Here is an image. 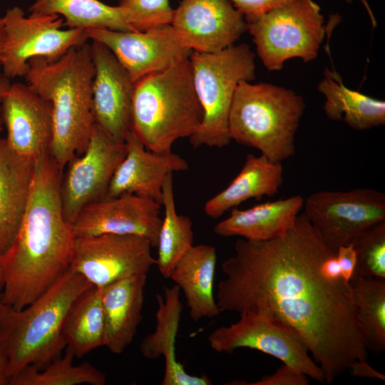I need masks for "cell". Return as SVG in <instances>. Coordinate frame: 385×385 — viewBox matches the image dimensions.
Masks as SVG:
<instances>
[{"label": "cell", "mask_w": 385, "mask_h": 385, "mask_svg": "<svg viewBox=\"0 0 385 385\" xmlns=\"http://www.w3.org/2000/svg\"><path fill=\"white\" fill-rule=\"evenodd\" d=\"M296 0H231L234 6L244 16L247 23L274 9Z\"/></svg>", "instance_id": "obj_35"}, {"label": "cell", "mask_w": 385, "mask_h": 385, "mask_svg": "<svg viewBox=\"0 0 385 385\" xmlns=\"http://www.w3.org/2000/svg\"><path fill=\"white\" fill-rule=\"evenodd\" d=\"M26 84L51 102L53 139L50 155L61 171L86 150L95 124L93 82L95 70L91 45L68 50L60 58L29 61Z\"/></svg>", "instance_id": "obj_3"}, {"label": "cell", "mask_w": 385, "mask_h": 385, "mask_svg": "<svg viewBox=\"0 0 385 385\" xmlns=\"http://www.w3.org/2000/svg\"><path fill=\"white\" fill-rule=\"evenodd\" d=\"M222 270L220 312L260 313L289 328L322 369L325 384L354 361L367 360L366 334L349 283L304 212L274 238L237 240Z\"/></svg>", "instance_id": "obj_1"}, {"label": "cell", "mask_w": 385, "mask_h": 385, "mask_svg": "<svg viewBox=\"0 0 385 385\" xmlns=\"http://www.w3.org/2000/svg\"><path fill=\"white\" fill-rule=\"evenodd\" d=\"M150 242L130 235L76 237L69 270L101 288L130 276L145 274L155 265Z\"/></svg>", "instance_id": "obj_12"}, {"label": "cell", "mask_w": 385, "mask_h": 385, "mask_svg": "<svg viewBox=\"0 0 385 385\" xmlns=\"http://www.w3.org/2000/svg\"><path fill=\"white\" fill-rule=\"evenodd\" d=\"M257 53L267 69L281 70L285 61L314 60L326 33L320 6L313 0H296L247 23Z\"/></svg>", "instance_id": "obj_8"}, {"label": "cell", "mask_w": 385, "mask_h": 385, "mask_svg": "<svg viewBox=\"0 0 385 385\" xmlns=\"http://www.w3.org/2000/svg\"><path fill=\"white\" fill-rule=\"evenodd\" d=\"M304 198L299 195L266 202L250 208H232L230 215L214 227V232L222 237L265 241L287 231L295 222L303 208Z\"/></svg>", "instance_id": "obj_23"}, {"label": "cell", "mask_w": 385, "mask_h": 385, "mask_svg": "<svg viewBox=\"0 0 385 385\" xmlns=\"http://www.w3.org/2000/svg\"><path fill=\"white\" fill-rule=\"evenodd\" d=\"M359 320L366 334V346L385 349V279L353 274L349 280Z\"/></svg>", "instance_id": "obj_30"}, {"label": "cell", "mask_w": 385, "mask_h": 385, "mask_svg": "<svg viewBox=\"0 0 385 385\" xmlns=\"http://www.w3.org/2000/svg\"><path fill=\"white\" fill-rule=\"evenodd\" d=\"M125 143L126 154L118 166L104 198L128 193L161 205L166 177L174 172L188 170V162L172 151L158 153L148 150L131 129Z\"/></svg>", "instance_id": "obj_19"}, {"label": "cell", "mask_w": 385, "mask_h": 385, "mask_svg": "<svg viewBox=\"0 0 385 385\" xmlns=\"http://www.w3.org/2000/svg\"><path fill=\"white\" fill-rule=\"evenodd\" d=\"M282 183V163L273 162L262 154H248L241 170L227 187L205 202L204 212L211 218H218L247 200L275 196Z\"/></svg>", "instance_id": "obj_24"}, {"label": "cell", "mask_w": 385, "mask_h": 385, "mask_svg": "<svg viewBox=\"0 0 385 385\" xmlns=\"http://www.w3.org/2000/svg\"><path fill=\"white\" fill-rule=\"evenodd\" d=\"M61 172L49 153L35 160L21 226L1 256V302L17 309L32 303L69 268L76 237L63 212Z\"/></svg>", "instance_id": "obj_2"}, {"label": "cell", "mask_w": 385, "mask_h": 385, "mask_svg": "<svg viewBox=\"0 0 385 385\" xmlns=\"http://www.w3.org/2000/svg\"><path fill=\"white\" fill-rule=\"evenodd\" d=\"M66 353L51 361L41 370L27 366L9 381V385H105L104 373L88 362L73 364V353Z\"/></svg>", "instance_id": "obj_31"}, {"label": "cell", "mask_w": 385, "mask_h": 385, "mask_svg": "<svg viewBox=\"0 0 385 385\" xmlns=\"http://www.w3.org/2000/svg\"><path fill=\"white\" fill-rule=\"evenodd\" d=\"M227 384L233 385H307L308 376L293 367L282 363L273 374L262 376L260 379L247 382L233 381Z\"/></svg>", "instance_id": "obj_34"}, {"label": "cell", "mask_w": 385, "mask_h": 385, "mask_svg": "<svg viewBox=\"0 0 385 385\" xmlns=\"http://www.w3.org/2000/svg\"><path fill=\"white\" fill-rule=\"evenodd\" d=\"M170 24L184 44L200 53L226 49L247 31L244 16L231 0H182Z\"/></svg>", "instance_id": "obj_15"}, {"label": "cell", "mask_w": 385, "mask_h": 385, "mask_svg": "<svg viewBox=\"0 0 385 385\" xmlns=\"http://www.w3.org/2000/svg\"><path fill=\"white\" fill-rule=\"evenodd\" d=\"M255 57L244 43L216 53H191L194 88L203 111L199 128L190 137L192 147L222 148L230 143L229 114L233 96L241 81H255Z\"/></svg>", "instance_id": "obj_7"}, {"label": "cell", "mask_w": 385, "mask_h": 385, "mask_svg": "<svg viewBox=\"0 0 385 385\" xmlns=\"http://www.w3.org/2000/svg\"><path fill=\"white\" fill-rule=\"evenodd\" d=\"M69 268L45 292L17 309L0 302V347L8 384L27 366L41 370L66 349L63 327L75 299L93 287Z\"/></svg>", "instance_id": "obj_4"}, {"label": "cell", "mask_w": 385, "mask_h": 385, "mask_svg": "<svg viewBox=\"0 0 385 385\" xmlns=\"http://www.w3.org/2000/svg\"><path fill=\"white\" fill-rule=\"evenodd\" d=\"M180 295V289L176 284L165 287L163 295H156L155 329L143 338L140 351L149 359L164 357L162 385H210L212 381L207 376L188 374L176 357L175 344L183 309Z\"/></svg>", "instance_id": "obj_20"}, {"label": "cell", "mask_w": 385, "mask_h": 385, "mask_svg": "<svg viewBox=\"0 0 385 385\" xmlns=\"http://www.w3.org/2000/svg\"><path fill=\"white\" fill-rule=\"evenodd\" d=\"M3 20L5 41L1 67L9 79L24 77L30 59L54 61L88 39L86 31L62 29L63 19L56 14H31L26 17L21 8L15 6L6 11Z\"/></svg>", "instance_id": "obj_9"}, {"label": "cell", "mask_w": 385, "mask_h": 385, "mask_svg": "<svg viewBox=\"0 0 385 385\" xmlns=\"http://www.w3.org/2000/svg\"><path fill=\"white\" fill-rule=\"evenodd\" d=\"M202 117L189 58L134 83L130 129L148 150L171 151L196 132Z\"/></svg>", "instance_id": "obj_5"}, {"label": "cell", "mask_w": 385, "mask_h": 385, "mask_svg": "<svg viewBox=\"0 0 385 385\" xmlns=\"http://www.w3.org/2000/svg\"><path fill=\"white\" fill-rule=\"evenodd\" d=\"M86 32L88 39L110 49L134 83L189 58L192 52L180 39L170 24L145 31L91 29Z\"/></svg>", "instance_id": "obj_14"}, {"label": "cell", "mask_w": 385, "mask_h": 385, "mask_svg": "<svg viewBox=\"0 0 385 385\" xmlns=\"http://www.w3.org/2000/svg\"><path fill=\"white\" fill-rule=\"evenodd\" d=\"M29 11L36 14L61 15L68 29L134 31L120 6H109L99 0H36Z\"/></svg>", "instance_id": "obj_28"}, {"label": "cell", "mask_w": 385, "mask_h": 385, "mask_svg": "<svg viewBox=\"0 0 385 385\" xmlns=\"http://www.w3.org/2000/svg\"><path fill=\"white\" fill-rule=\"evenodd\" d=\"M216 264L215 247L205 244L193 245L170 277L183 291L190 316L195 322L213 318L220 313L213 293Z\"/></svg>", "instance_id": "obj_25"}, {"label": "cell", "mask_w": 385, "mask_h": 385, "mask_svg": "<svg viewBox=\"0 0 385 385\" xmlns=\"http://www.w3.org/2000/svg\"><path fill=\"white\" fill-rule=\"evenodd\" d=\"M304 213L334 252L371 226L385 220V195L369 188L323 190L304 200Z\"/></svg>", "instance_id": "obj_10"}, {"label": "cell", "mask_w": 385, "mask_h": 385, "mask_svg": "<svg viewBox=\"0 0 385 385\" xmlns=\"http://www.w3.org/2000/svg\"><path fill=\"white\" fill-rule=\"evenodd\" d=\"M105 324L100 289L93 286L73 302L66 317L63 336L75 357L104 346Z\"/></svg>", "instance_id": "obj_27"}, {"label": "cell", "mask_w": 385, "mask_h": 385, "mask_svg": "<svg viewBox=\"0 0 385 385\" xmlns=\"http://www.w3.org/2000/svg\"><path fill=\"white\" fill-rule=\"evenodd\" d=\"M118 6L134 31L170 24L173 15L169 0H119Z\"/></svg>", "instance_id": "obj_33"}, {"label": "cell", "mask_w": 385, "mask_h": 385, "mask_svg": "<svg viewBox=\"0 0 385 385\" xmlns=\"http://www.w3.org/2000/svg\"><path fill=\"white\" fill-rule=\"evenodd\" d=\"M125 154V142L113 140L94 124L86 150L68 163L61 183L62 208L67 222L72 224L83 208L105 197Z\"/></svg>", "instance_id": "obj_13"}, {"label": "cell", "mask_w": 385, "mask_h": 385, "mask_svg": "<svg viewBox=\"0 0 385 385\" xmlns=\"http://www.w3.org/2000/svg\"><path fill=\"white\" fill-rule=\"evenodd\" d=\"M9 79L6 77H5L3 74L0 75V132L2 130L3 127V120L1 117V101L3 96L8 89V88L10 86Z\"/></svg>", "instance_id": "obj_38"}, {"label": "cell", "mask_w": 385, "mask_h": 385, "mask_svg": "<svg viewBox=\"0 0 385 385\" xmlns=\"http://www.w3.org/2000/svg\"><path fill=\"white\" fill-rule=\"evenodd\" d=\"M1 301V293H0V302ZM8 384L6 376V361L0 347V385Z\"/></svg>", "instance_id": "obj_39"}, {"label": "cell", "mask_w": 385, "mask_h": 385, "mask_svg": "<svg viewBox=\"0 0 385 385\" xmlns=\"http://www.w3.org/2000/svg\"><path fill=\"white\" fill-rule=\"evenodd\" d=\"M4 273H3V268H2V264H1V257L0 256V293H1L3 288H4Z\"/></svg>", "instance_id": "obj_41"}, {"label": "cell", "mask_w": 385, "mask_h": 385, "mask_svg": "<svg viewBox=\"0 0 385 385\" xmlns=\"http://www.w3.org/2000/svg\"><path fill=\"white\" fill-rule=\"evenodd\" d=\"M35 160L21 157L0 138V256L12 245L28 204Z\"/></svg>", "instance_id": "obj_22"}, {"label": "cell", "mask_w": 385, "mask_h": 385, "mask_svg": "<svg viewBox=\"0 0 385 385\" xmlns=\"http://www.w3.org/2000/svg\"><path fill=\"white\" fill-rule=\"evenodd\" d=\"M161 205L133 194L104 198L86 206L71 224L75 237L130 235L148 239L156 247L162 221Z\"/></svg>", "instance_id": "obj_16"}, {"label": "cell", "mask_w": 385, "mask_h": 385, "mask_svg": "<svg viewBox=\"0 0 385 385\" xmlns=\"http://www.w3.org/2000/svg\"><path fill=\"white\" fill-rule=\"evenodd\" d=\"M240 316L237 322L222 326L208 336L212 349L227 354L241 348L256 349L325 384L322 369L309 355L302 340L289 328L260 313L246 312Z\"/></svg>", "instance_id": "obj_11"}, {"label": "cell", "mask_w": 385, "mask_h": 385, "mask_svg": "<svg viewBox=\"0 0 385 385\" xmlns=\"http://www.w3.org/2000/svg\"><path fill=\"white\" fill-rule=\"evenodd\" d=\"M350 243L356 257L354 274L385 279V220L367 228Z\"/></svg>", "instance_id": "obj_32"}, {"label": "cell", "mask_w": 385, "mask_h": 385, "mask_svg": "<svg viewBox=\"0 0 385 385\" xmlns=\"http://www.w3.org/2000/svg\"><path fill=\"white\" fill-rule=\"evenodd\" d=\"M5 41V29L3 18H0V67L1 66V60Z\"/></svg>", "instance_id": "obj_40"}, {"label": "cell", "mask_w": 385, "mask_h": 385, "mask_svg": "<svg viewBox=\"0 0 385 385\" xmlns=\"http://www.w3.org/2000/svg\"><path fill=\"white\" fill-rule=\"evenodd\" d=\"M147 274L115 281L100 289L104 315V346L119 354L132 343L142 320Z\"/></svg>", "instance_id": "obj_21"}, {"label": "cell", "mask_w": 385, "mask_h": 385, "mask_svg": "<svg viewBox=\"0 0 385 385\" xmlns=\"http://www.w3.org/2000/svg\"><path fill=\"white\" fill-rule=\"evenodd\" d=\"M9 147L17 155L36 160L50 153L53 139V114L50 101L26 83L10 84L1 106Z\"/></svg>", "instance_id": "obj_18"}, {"label": "cell", "mask_w": 385, "mask_h": 385, "mask_svg": "<svg viewBox=\"0 0 385 385\" xmlns=\"http://www.w3.org/2000/svg\"><path fill=\"white\" fill-rule=\"evenodd\" d=\"M318 91L325 97L327 118L343 120L351 128L364 130L385 123V102L347 88L340 75L325 68Z\"/></svg>", "instance_id": "obj_26"}, {"label": "cell", "mask_w": 385, "mask_h": 385, "mask_svg": "<svg viewBox=\"0 0 385 385\" xmlns=\"http://www.w3.org/2000/svg\"><path fill=\"white\" fill-rule=\"evenodd\" d=\"M304 108L302 96L291 89L241 81L229 114L231 140L282 163L295 153V135Z\"/></svg>", "instance_id": "obj_6"}, {"label": "cell", "mask_w": 385, "mask_h": 385, "mask_svg": "<svg viewBox=\"0 0 385 385\" xmlns=\"http://www.w3.org/2000/svg\"><path fill=\"white\" fill-rule=\"evenodd\" d=\"M173 174L166 177L162 190L164 217L162 219L157 246L155 265L160 274L170 278L181 258L194 245L192 222L188 216L177 213L174 198Z\"/></svg>", "instance_id": "obj_29"}, {"label": "cell", "mask_w": 385, "mask_h": 385, "mask_svg": "<svg viewBox=\"0 0 385 385\" xmlns=\"http://www.w3.org/2000/svg\"><path fill=\"white\" fill-rule=\"evenodd\" d=\"M336 257L343 278L349 282L354 272L356 257L351 243L339 247Z\"/></svg>", "instance_id": "obj_36"}, {"label": "cell", "mask_w": 385, "mask_h": 385, "mask_svg": "<svg viewBox=\"0 0 385 385\" xmlns=\"http://www.w3.org/2000/svg\"><path fill=\"white\" fill-rule=\"evenodd\" d=\"M351 376L360 378H369L385 380V375L371 366L367 360H356L348 368Z\"/></svg>", "instance_id": "obj_37"}, {"label": "cell", "mask_w": 385, "mask_h": 385, "mask_svg": "<svg viewBox=\"0 0 385 385\" xmlns=\"http://www.w3.org/2000/svg\"><path fill=\"white\" fill-rule=\"evenodd\" d=\"M95 74L93 111L95 123L111 138L125 142L130 130L134 82L105 45L92 41Z\"/></svg>", "instance_id": "obj_17"}]
</instances>
